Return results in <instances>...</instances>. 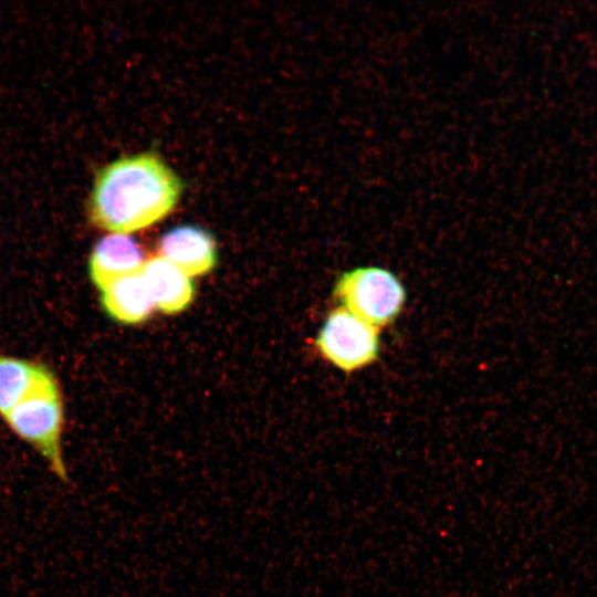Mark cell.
Here are the masks:
<instances>
[{
	"label": "cell",
	"mask_w": 597,
	"mask_h": 597,
	"mask_svg": "<svg viewBox=\"0 0 597 597\" xmlns=\"http://www.w3.org/2000/svg\"><path fill=\"white\" fill-rule=\"evenodd\" d=\"M178 175L154 153L118 158L96 175L88 218L111 233L130 234L166 218L182 193Z\"/></svg>",
	"instance_id": "cell-1"
},
{
	"label": "cell",
	"mask_w": 597,
	"mask_h": 597,
	"mask_svg": "<svg viewBox=\"0 0 597 597\" xmlns=\"http://www.w3.org/2000/svg\"><path fill=\"white\" fill-rule=\"evenodd\" d=\"M2 418L10 430L43 459L59 481L70 483L62 444L63 398L50 369Z\"/></svg>",
	"instance_id": "cell-2"
},
{
	"label": "cell",
	"mask_w": 597,
	"mask_h": 597,
	"mask_svg": "<svg viewBox=\"0 0 597 597\" xmlns=\"http://www.w3.org/2000/svg\"><path fill=\"white\" fill-rule=\"evenodd\" d=\"M333 292L342 307L377 328L392 323L406 301V290L399 279L379 266L344 272Z\"/></svg>",
	"instance_id": "cell-3"
},
{
	"label": "cell",
	"mask_w": 597,
	"mask_h": 597,
	"mask_svg": "<svg viewBox=\"0 0 597 597\" xmlns=\"http://www.w3.org/2000/svg\"><path fill=\"white\" fill-rule=\"evenodd\" d=\"M320 354L343 371L373 364L379 354L378 328L344 307L333 310L315 341Z\"/></svg>",
	"instance_id": "cell-4"
},
{
	"label": "cell",
	"mask_w": 597,
	"mask_h": 597,
	"mask_svg": "<svg viewBox=\"0 0 597 597\" xmlns=\"http://www.w3.org/2000/svg\"><path fill=\"white\" fill-rule=\"evenodd\" d=\"M159 256L190 277L209 273L217 264V244L200 227L182 224L166 231L158 241Z\"/></svg>",
	"instance_id": "cell-5"
},
{
	"label": "cell",
	"mask_w": 597,
	"mask_h": 597,
	"mask_svg": "<svg viewBox=\"0 0 597 597\" xmlns=\"http://www.w3.org/2000/svg\"><path fill=\"white\" fill-rule=\"evenodd\" d=\"M145 262L144 251L134 238L109 233L93 247L88 258V275L101 290L117 277L140 272Z\"/></svg>",
	"instance_id": "cell-6"
},
{
	"label": "cell",
	"mask_w": 597,
	"mask_h": 597,
	"mask_svg": "<svg viewBox=\"0 0 597 597\" xmlns=\"http://www.w3.org/2000/svg\"><path fill=\"white\" fill-rule=\"evenodd\" d=\"M140 275L149 291L155 308L163 313L182 312L193 300L192 279L159 255L146 260Z\"/></svg>",
	"instance_id": "cell-7"
},
{
	"label": "cell",
	"mask_w": 597,
	"mask_h": 597,
	"mask_svg": "<svg viewBox=\"0 0 597 597\" xmlns=\"http://www.w3.org/2000/svg\"><path fill=\"white\" fill-rule=\"evenodd\" d=\"M100 291L103 310L118 323H142L155 310L140 272L117 277Z\"/></svg>",
	"instance_id": "cell-8"
},
{
	"label": "cell",
	"mask_w": 597,
	"mask_h": 597,
	"mask_svg": "<svg viewBox=\"0 0 597 597\" xmlns=\"http://www.w3.org/2000/svg\"><path fill=\"white\" fill-rule=\"evenodd\" d=\"M48 370L41 363L0 354V416L7 415Z\"/></svg>",
	"instance_id": "cell-9"
}]
</instances>
